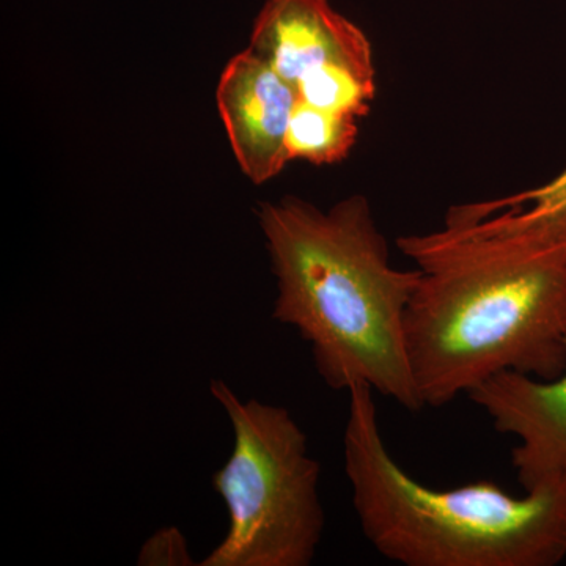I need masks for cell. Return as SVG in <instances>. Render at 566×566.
<instances>
[{"label":"cell","instance_id":"11","mask_svg":"<svg viewBox=\"0 0 566 566\" xmlns=\"http://www.w3.org/2000/svg\"><path fill=\"white\" fill-rule=\"evenodd\" d=\"M137 565L140 566H193L188 542L180 528L163 527L142 545Z\"/></svg>","mask_w":566,"mask_h":566},{"label":"cell","instance_id":"3","mask_svg":"<svg viewBox=\"0 0 566 566\" xmlns=\"http://www.w3.org/2000/svg\"><path fill=\"white\" fill-rule=\"evenodd\" d=\"M345 474L365 538L406 566H556L566 557V476L524 495L490 480L455 490L417 482L390 455L375 390L348 389Z\"/></svg>","mask_w":566,"mask_h":566},{"label":"cell","instance_id":"6","mask_svg":"<svg viewBox=\"0 0 566 566\" xmlns=\"http://www.w3.org/2000/svg\"><path fill=\"white\" fill-rule=\"evenodd\" d=\"M216 102L234 158L249 180L263 185L277 177L290 163L285 139L296 88L248 48L223 69Z\"/></svg>","mask_w":566,"mask_h":566},{"label":"cell","instance_id":"5","mask_svg":"<svg viewBox=\"0 0 566 566\" xmlns=\"http://www.w3.org/2000/svg\"><path fill=\"white\" fill-rule=\"evenodd\" d=\"M465 397L490 417L497 433L516 438L512 465L524 491L566 476V368L551 381L495 375Z\"/></svg>","mask_w":566,"mask_h":566},{"label":"cell","instance_id":"9","mask_svg":"<svg viewBox=\"0 0 566 566\" xmlns=\"http://www.w3.org/2000/svg\"><path fill=\"white\" fill-rule=\"evenodd\" d=\"M356 118L319 109L297 99L294 104L285 148L289 161L301 159L327 166L344 161L357 140Z\"/></svg>","mask_w":566,"mask_h":566},{"label":"cell","instance_id":"2","mask_svg":"<svg viewBox=\"0 0 566 566\" xmlns=\"http://www.w3.org/2000/svg\"><path fill=\"white\" fill-rule=\"evenodd\" d=\"M277 281L274 322L311 346L333 390L363 382L408 411L423 409L406 353L405 316L419 270H397L364 196L323 211L285 197L256 210Z\"/></svg>","mask_w":566,"mask_h":566},{"label":"cell","instance_id":"4","mask_svg":"<svg viewBox=\"0 0 566 566\" xmlns=\"http://www.w3.org/2000/svg\"><path fill=\"white\" fill-rule=\"evenodd\" d=\"M211 397L233 430L229 460L211 476L229 513V531L199 566H308L322 543V465L283 406L241 400L223 379Z\"/></svg>","mask_w":566,"mask_h":566},{"label":"cell","instance_id":"1","mask_svg":"<svg viewBox=\"0 0 566 566\" xmlns=\"http://www.w3.org/2000/svg\"><path fill=\"white\" fill-rule=\"evenodd\" d=\"M397 245L420 271L406 308L423 408L501 374L551 381L566 368V233L446 221Z\"/></svg>","mask_w":566,"mask_h":566},{"label":"cell","instance_id":"10","mask_svg":"<svg viewBox=\"0 0 566 566\" xmlns=\"http://www.w3.org/2000/svg\"><path fill=\"white\" fill-rule=\"evenodd\" d=\"M294 88L301 102L359 120L375 102L376 71L326 66L305 76Z\"/></svg>","mask_w":566,"mask_h":566},{"label":"cell","instance_id":"8","mask_svg":"<svg viewBox=\"0 0 566 566\" xmlns=\"http://www.w3.org/2000/svg\"><path fill=\"white\" fill-rule=\"evenodd\" d=\"M447 214L450 221L475 222L491 230L566 233V169L538 188L486 202L458 205Z\"/></svg>","mask_w":566,"mask_h":566},{"label":"cell","instance_id":"7","mask_svg":"<svg viewBox=\"0 0 566 566\" xmlns=\"http://www.w3.org/2000/svg\"><path fill=\"white\" fill-rule=\"evenodd\" d=\"M249 50L293 87L326 66L376 71L370 40L329 0H266Z\"/></svg>","mask_w":566,"mask_h":566}]
</instances>
